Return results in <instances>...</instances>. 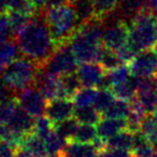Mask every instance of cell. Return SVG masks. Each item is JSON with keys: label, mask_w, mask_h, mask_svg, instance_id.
I'll return each instance as SVG.
<instances>
[{"label": "cell", "mask_w": 157, "mask_h": 157, "mask_svg": "<svg viewBox=\"0 0 157 157\" xmlns=\"http://www.w3.org/2000/svg\"><path fill=\"white\" fill-rule=\"evenodd\" d=\"M98 138L97 127L92 124H81L78 125L74 137L71 141L81 142V143H94Z\"/></svg>", "instance_id": "25"}, {"label": "cell", "mask_w": 157, "mask_h": 157, "mask_svg": "<svg viewBox=\"0 0 157 157\" xmlns=\"http://www.w3.org/2000/svg\"><path fill=\"white\" fill-rule=\"evenodd\" d=\"M116 53L118 54V56H120V58L122 59L123 63H130L131 61L133 60V58L137 56V54L139 52H138V51L136 50L129 42H127V43H125L124 45L121 46L120 48H117V50H116Z\"/></svg>", "instance_id": "34"}, {"label": "cell", "mask_w": 157, "mask_h": 157, "mask_svg": "<svg viewBox=\"0 0 157 157\" xmlns=\"http://www.w3.org/2000/svg\"><path fill=\"white\" fill-rule=\"evenodd\" d=\"M130 76H131L130 68H129V66H126L124 63L121 65L120 67L111 70V71H108V78H109L110 83H111V87L127 81Z\"/></svg>", "instance_id": "32"}, {"label": "cell", "mask_w": 157, "mask_h": 157, "mask_svg": "<svg viewBox=\"0 0 157 157\" xmlns=\"http://www.w3.org/2000/svg\"><path fill=\"white\" fill-rule=\"evenodd\" d=\"M21 148L28 153L31 157H46L48 155L44 139L33 132L25 136Z\"/></svg>", "instance_id": "14"}, {"label": "cell", "mask_w": 157, "mask_h": 157, "mask_svg": "<svg viewBox=\"0 0 157 157\" xmlns=\"http://www.w3.org/2000/svg\"><path fill=\"white\" fill-rule=\"evenodd\" d=\"M147 8L157 14V0H147Z\"/></svg>", "instance_id": "41"}, {"label": "cell", "mask_w": 157, "mask_h": 157, "mask_svg": "<svg viewBox=\"0 0 157 157\" xmlns=\"http://www.w3.org/2000/svg\"><path fill=\"white\" fill-rule=\"evenodd\" d=\"M24 138V135L13 129L9 124L0 125V141L9 144L15 150L21 147Z\"/></svg>", "instance_id": "22"}, {"label": "cell", "mask_w": 157, "mask_h": 157, "mask_svg": "<svg viewBox=\"0 0 157 157\" xmlns=\"http://www.w3.org/2000/svg\"><path fill=\"white\" fill-rule=\"evenodd\" d=\"M46 157H63L61 154H57V155H48Z\"/></svg>", "instance_id": "46"}, {"label": "cell", "mask_w": 157, "mask_h": 157, "mask_svg": "<svg viewBox=\"0 0 157 157\" xmlns=\"http://www.w3.org/2000/svg\"><path fill=\"white\" fill-rule=\"evenodd\" d=\"M67 139L61 137L59 133H57L55 130H53L48 137L44 139L48 155H57L61 154L63 148L67 145Z\"/></svg>", "instance_id": "26"}, {"label": "cell", "mask_w": 157, "mask_h": 157, "mask_svg": "<svg viewBox=\"0 0 157 157\" xmlns=\"http://www.w3.org/2000/svg\"><path fill=\"white\" fill-rule=\"evenodd\" d=\"M78 128V121L75 117H69L59 123H56L54 130L67 140H72Z\"/></svg>", "instance_id": "27"}, {"label": "cell", "mask_w": 157, "mask_h": 157, "mask_svg": "<svg viewBox=\"0 0 157 157\" xmlns=\"http://www.w3.org/2000/svg\"><path fill=\"white\" fill-rule=\"evenodd\" d=\"M153 147H154V152L155 153H157V140L155 142H153Z\"/></svg>", "instance_id": "44"}, {"label": "cell", "mask_w": 157, "mask_h": 157, "mask_svg": "<svg viewBox=\"0 0 157 157\" xmlns=\"http://www.w3.org/2000/svg\"><path fill=\"white\" fill-rule=\"evenodd\" d=\"M81 85L82 83L75 71L71 72V73L63 74V75L60 76L58 98L72 99L74 94L81 88Z\"/></svg>", "instance_id": "16"}, {"label": "cell", "mask_w": 157, "mask_h": 157, "mask_svg": "<svg viewBox=\"0 0 157 157\" xmlns=\"http://www.w3.org/2000/svg\"><path fill=\"white\" fill-rule=\"evenodd\" d=\"M18 103L24 110H26L33 117H38L45 114L46 99L37 87H27L21 90L18 95Z\"/></svg>", "instance_id": "6"}, {"label": "cell", "mask_w": 157, "mask_h": 157, "mask_svg": "<svg viewBox=\"0 0 157 157\" xmlns=\"http://www.w3.org/2000/svg\"><path fill=\"white\" fill-rule=\"evenodd\" d=\"M14 90L7 84V82L2 78H0V102H3L6 100H9L14 98Z\"/></svg>", "instance_id": "36"}, {"label": "cell", "mask_w": 157, "mask_h": 157, "mask_svg": "<svg viewBox=\"0 0 157 157\" xmlns=\"http://www.w3.org/2000/svg\"><path fill=\"white\" fill-rule=\"evenodd\" d=\"M56 45L68 43L78 28L75 11L70 2L42 10Z\"/></svg>", "instance_id": "2"}, {"label": "cell", "mask_w": 157, "mask_h": 157, "mask_svg": "<svg viewBox=\"0 0 157 157\" xmlns=\"http://www.w3.org/2000/svg\"><path fill=\"white\" fill-rule=\"evenodd\" d=\"M121 0H93L96 17L102 21L105 17L115 12Z\"/></svg>", "instance_id": "28"}, {"label": "cell", "mask_w": 157, "mask_h": 157, "mask_svg": "<svg viewBox=\"0 0 157 157\" xmlns=\"http://www.w3.org/2000/svg\"><path fill=\"white\" fill-rule=\"evenodd\" d=\"M128 42L138 51L154 50L157 45V14L148 8L129 21Z\"/></svg>", "instance_id": "3"}, {"label": "cell", "mask_w": 157, "mask_h": 157, "mask_svg": "<svg viewBox=\"0 0 157 157\" xmlns=\"http://www.w3.org/2000/svg\"><path fill=\"white\" fill-rule=\"evenodd\" d=\"M152 157H157V153H154V155H153Z\"/></svg>", "instance_id": "48"}, {"label": "cell", "mask_w": 157, "mask_h": 157, "mask_svg": "<svg viewBox=\"0 0 157 157\" xmlns=\"http://www.w3.org/2000/svg\"><path fill=\"white\" fill-rule=\"evenodd\" d=\"M31 1H33V5L36 6L38 11H41V10L46 9L51 2V0H31Z\"/></svg>", "instance_id": "39"}, {"label": "cell", "mask_w": 157, "mask_h": 157, "mask_svg": "<svg viewBox=\"0 0 157 157\" xmlns=\"http://www.w3.org/2000/svg\"><path fill=\"white\" fill-rule=\"evenodd\" d=\"M78 59L74 56L69 42L58 45L50 58L46 60L41 69L61 76L63 74L71 73L78 69Z\"/></svg>", "instance_id": "5"}, {"label": "cell", "mask_w": 157, "mask_h": 157, "mask_svg": "<svg viewBox=\"0 0 157 157\" xmlns=\"http://www.w3.org/2000/svg\"><path fill=\"white\" fill-rule=\"evenodd\" d=\"M78 17V26L96 18L93 0H69Z\"/></svg>", "instance_id": "15"}, {"label": "cell", "mask_w": 157, "mask_h": 157, "mask_svg": "<svg viewBox=\"0 0 157 157\" xmlns=\"http://www.w3.org/2000/svg\"><path fill=\"white\" fill-rule=\"evenodd\" d=\"M98 63L102 66L105 71H111V70L115 69V68L120 67L121 65L124 63L122 59L120 58L118 54L116 53V51L105 48V46H102Z\"/></svg>", "instance_id": "23"}, {"label": "cell", "mask_w": 157, "mask_h": 157, "mask_svg": "<svg viewBox=\"0 0 157 157\" xmlns=\"http://www.w3.org/2000/svg\"><path fill=\"white\" fill-rule=\"evenodd\" d=\"M125 129H127V118L103 117V120L97 124L98 137L105 142L108 139Z\"/></svg>", "instance_id": "11"}, {"label": "cell", "mask_w": 157, "mask_h": 157, "mask_svg": "<svg viewBox=\"0 0 157 157\" xmlns=\"http://www.w3.org/2000/svg\"><path fill=\"white\" fill-rule=\"evenodd\" d=\"M152 115H153V116H154V118H155V120H156V121H157V109H156V110H155V111H154V112H153V113H152Z\"/></svg>", "instance_id": "45"}, {"label": "cell", "mask_w": 157, "mask_h": 157, "mask_svg": "<svg viewBox=\"0 0 157 157\" xmlns=\"http://www.w3.org/2000/svg\"><path fill=\"white\" fill-rule=\"evenodd\" d=\"M133 144H135V136L133 132L129 131L128 129H125L105 142V148H120V150H126V151H132Z\"/></svg>", "instance_id": "18"}, {"label": "cell", "mask_w": 157, "mask_h": 157, "mask_svg": "<svg viewBox=\"0 0 157 157\" xmlns=\"http://www.w3.org/2000/svg\"><path fill=\"white\" fill-rule=\"evenodd\" d=\"M10 35H12V30L8 13H0V37L9 39Z\"/></svg>", "instance_id": "35"}, {"label": "cell", "mask_w": 157, "mask_h": 157, "mask_svg": "<svg viewBox=\"0 0 157 157\" xmlns=\"http://www.w3.org/2000/svg\"><path fill=\"white\" fill-rule=\"evenodd\" d=\"M105 72L99 63H83L76 69V74L82 85L86 87H97Z\"/></svg>", "instance_id": "9"}, {"label": "cell", "mask_w": 157, "mask_h": 157, "mask_svg": "<svg viewBox=\"0 0 157 157\" xmlns=\"http://www.w3.org/2000/svg\"><path fill=\"white\" fill-rule=\"evenodd\" d=\"M15 39L21 53L35 61L40 69L57 48L42 10L31 18L29 24L18 35L15 36Z\"/></svg>", "instance_id": "1"}, {"label": "cell", "mask_w": 157, "mask_h": 157, "mask_svg": "<svg viewBox=\"0 0 157 157\" xmlns=\"http://www.w3.org/2000/svg\"><path fill=\"white\" fill-rule=\"evenodd\" d=\"M7 13L8 16H9L10 25H11L12 35L14 37L16 35H18L29 24L31 18L33 17V16H30L28 14L22 13V12H18V11H13V10H9Z\"/></svg>", "instance_id": "24"}, {"label": "cell", "mask_w": 157, "mask_h": 157, "mask_svg": "<svg viewBox=\"0 0 157 157\" xmlns=\"http://www.w3.org/2000/svg\"><path fill=\"white\" fill-rule=\"evenodd\" d=\"M131 157H136V156H133V155H132V156H131Z\"/></svg>", "instance_id": "49"}, {"label": "cell", "mask_w": 157, "mask_h": 157, "mask_svg": "<svg viewBox=\"0 0 157 157\" xmlns=\"http://www.w3.org/2000/svg\"><path fill=\"white\" fill-rule=\"evenodd\" d=\"M131 111L130 101L124 99H115L105 111L102 112L103 117L110 118H127Z\"/></svg>", "instance_id": "19"}, {"label": "cell", "mask_w": 157, "mask_h": 157, "mask_svg": "<svg viewBox=\"0 0 157 157\" xmlns=\"http://www.w3.org/2000/svg\"><path fill=\"white\" fill-rule=\"evenodd\" d=\"M8 65H9V63H8V61L6 60L1 55H0V74L3 73V71H5V69L7 68Z\"/></svg>", "instance_id": "42"}, {"label": "cell", "mask_w": 157, "mask_h": 157, "mask_svg": "<svg viewBox=\"0 0 157 157\" xmlns=\"http://www.w3.org/2000/svg\"><path fill=\"white\" fill-rule=\"evenodd\" d=\"M74 105L72 99L69 98H55L48 101L45 115L50 117L54 124L67 120L74 115Z\"/></svg>", "instance_id": "8"}, {"label": "cell", "mask_w": 157, "mask_h": 157, "mask_svg": "<svg viewBox=\"0 0 157 157\" xmlns=\"http://www.w3.org/2000/svg\"><path fill=\"white\" fill-rule=\"evenodd\" d=\"M96 157H103V156H102V155H101V153H100V154H98V155H97Z\"/></svg>", "instance_id": "47"}, {"label": "cell", "mask_w": 157, "mask_h": 157, "mask_svg": "<svg viewBox=\"0 0 157 157\" xmlns=\"http://www.w3.org/2000/svg\"><path fill=\"white\" fill-rule=\"evenodd\" d=\"M14 157H31V156L28 154V153L25 152L23 148L20 147L16 150V153H15V155H14Z\"/></svg>", "instance_id": "43"}, {"label": "cell", "mask_w": 157, "mask_h": 157, "mask_svg": "<svg viewBox=\"0 0 157 157\" xmlns=\"http://www.w3.org/2000/svg\"><path fill=\"white\" fill-rule=\"evenodd\" d=\"M103 157H131L132 153L130 151L120 150V148H105L100 152Z\"/></svg>", "instance_id": "37"}, {"label": "cell", "mask_w": 157, "mask_h": 157, "mask_svg": "<svg viewBox=\"0 0 157 157\" xmlns=\"http://www.w3.org/2000/svg\"><path fill=\"white\" fill-rule=\"evenodd\" d=\"M73 116L78 121V123H81V124L97 125L101 121L102 114H101V112L98 111L94 105H90V107L75 108Z\"/></svg>", "instance_id": "20"}, {"label": "cell", "mask_w": 157, "mask_h": 157, "mask_svg": "<svg viewBox=\"0 0 157 157\" xmlns=\"http://www.w3.org/2000/svg\"><path fill=\"white\" fill-rule=\"evenodd\" d=\"M99 151L93 143L70 141L61 152L63 157H96Z\"/></svg>", "instance_id": "13"}, {"label": "cell", "mask_w": 157, "mask_h": 157, "mask_svg": "<svg viewBox=\"0 0 157 157\" xmlns=\"http://www.w3.org/2000/svg\"><path fill=\"white\" fill-rule=\"evenodd\" d=\"M18 105H20L18 100H16L15 98L0 102V125L9 124Z\"/></svg>", "instance_id": "31"}, {"label": "cell", "mask_w": 157, "mask_h": 157, "mask_svg": "<svg viewBox=\"0 0 157 157\" xmlns=\"http://www.w3.org/2000/svg\"><path fill=\"white\" fill-rule=\"evenodd\" d=\"M39 71V66L24 56L11 61L3 71L2 78L14 92H21L35 85Z\"/></svg>", "instance_id": "4"}, {"label": "cell", "mask_w": 157, "mask_h": 157, "mask_svg": "<svg viewBox=\"0 0 157 157\" xmlns=\"http://www.w3.org/2000/svg\"><path fill=\"white\" fill-rule=\"evenodd\" d=\"M128 65L132 75L138 78L153 76L157 72V54L155 50L142 51Z\"/></svg>", "instance_id": "7"}, {"label": "cell", "mask_w": 157, "mask_h": 157, "mask_svg": "<svg viewBox=\"0 0 157 157\" xmlns=\"http://www.w3.org/2000/svg\"><path fill=\"white\" fill-rule=\"evenodd\" d=\"M10 0H0V13H6L9 11Z\"/></svg>", "instance_id": "40"}, {"label": "cell", "mask_w": 157, "mask_h": 157, "mask_svg": "<svg viewBox=\"0 0 157 157\" xmlns=\"http://www.w3.org/2000/svg\"><path fill=\"white\" fill-rule=\"evenodd\" d=\"M14 151L16 150L12 147L11 145L0 141V157H14V155H15Z\"/></svg>", "instance_id": "38"}, {"label": "cell", "mask_w": 157, "mask_h": 157, "mask_svg": "<svg viewBox=\"0 0 157 157\" xmlns=\"http://www.w3.org/2000/svg\"><path fill=\"white\" fill-rule=\"evenodd\" d=\"M110 90L113 92L115 97L120 99H124L127 101H131L137 96L138 90V78L131 74L130 78L127 81L123 82L117 85L112 86Z\"/></svg>", "instance_id": "17"}, {"label": "cell", "mask_w": 157, "mask_h": 157, "mask_svg": "<svg viewBox=\"0 0 157 157\" xmlns=\"http://www.w3.org/2000/svg\"><path fill=\"white\" fill-rule=\"evenodd\" d=\"M98 90H96L95 87H86V86L80 88L72 97V101L75 108L94 105L98 95Z\"/></svg>", "instance_id": "21"}, {"label": "cell", "mask_w": 157, "mask_h": 157, "mask_svg": "<svg viewBox=\"0 0 157 157\" xmlns=\"http://www.w3.org/2000/svg\"><path fill=\"white\" fill-rule=\"evenodd\" d=\"M141 132L147 138V140L153 143L157 140V121L152 114H147L141 123Z\"/></svg>", "instance_id": "30"}, {"label": "cell", "mask_w": 157, "mask_h": 157, "mask_svg": "<svg viewBox=\"0 0 157 157\" xmlns=\"http://www.w3.org/2000/svg\"><path fill=\"white\" fill-rule=\"evenodd\" d=\"M59 84H60V76L40 69L36 81V87L41 92V94L48 101L58 98Z\"/></svg>", "instance_id": "10"}, {"label": "cell", "mask_w": 157, "mask_h": 157, "mask_svg": "<svg viewBox=\"0 0 157 157\" xmlns=\"http://www.w3.org/2000/svg\"><path fill=\"white\" fill-rule=\"evenodd\" d=\"M55 124L50 120V117L46 115H41L36 117L35 127H33V133L41 137L42 139H45L53 130H54Z\"/></svg>", "instance_id": "29"}, {"label": "cell", "mask_w": 157, "mask_h": 157, "mask_svg": "<svg viewBox=\"0 0 157 157\" xmlns=\"http://www.w3.org/2000/svg\"><path fill=\"white\" fill-rule=\"evenodd\" d=\"M114 100H115V95L113 94V92H112L110 88H107V90H99L94 107L96 108L98 111H100L101 113H102Z\"/></svg>", "instance_id": "33"}, {"label": "cell", "mask_w": 157, "mask_h": 157, "mask_svg": "<svg viewBox=\"0 0 157 157\" xmlns=\"http://www.w3.org/2000/svg\"><path fill=\"white\" fill-rule=\"evenodd\" d=\"M35 118L31 114H29L26 110L23 109L21 105H18L15 110L9 125L16 131H18L22 135L26 136L33 131L35 127Z\"/></svg>", "instance_id": "12"}]
</instances>
